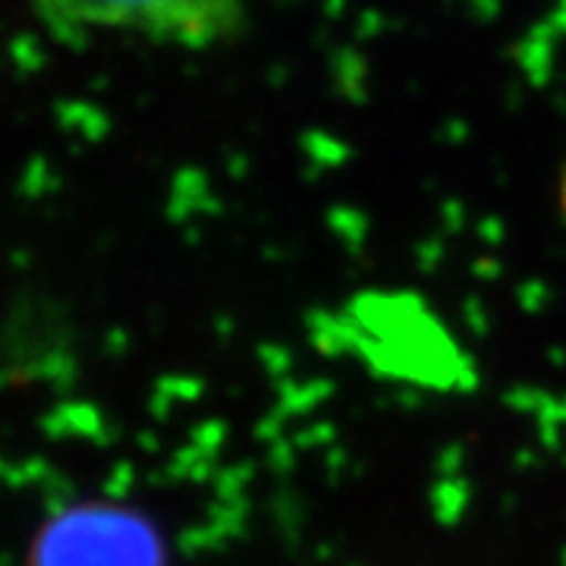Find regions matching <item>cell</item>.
<instances>
[{"label":"cell","instance_id":"cell-1","mask_svg":"<svg viewBox=\"0 0 566 566\" xmlns=\"http://www.w3.org/2000/svg\"><path fill=\"white\" fill-rule=\"evenodd\" d=\"M29 7L61 35H129L177 48L233 39L249 13V0H29Z\"/></svg>","mask_w":566,"mask_h":566},{"label":"cell","instance_id":"cell-2","mask_svg":"<svg viewBox=\"0 0 566 566\" xmlns=\"http://www.w3.org/2000/svg\"><path fill=\"white\" fill-rule=\"evenodd\" d=\"M48 566H158L155 545L133 523L88 520L57 535Z\"/></svg>","mask_w":566,"mask_h":566}]
</instances>
